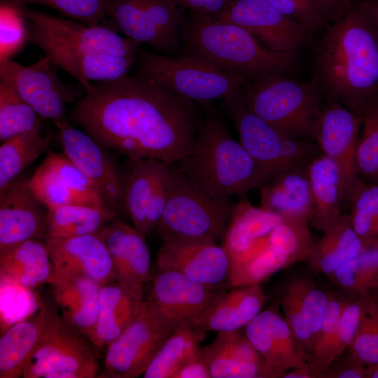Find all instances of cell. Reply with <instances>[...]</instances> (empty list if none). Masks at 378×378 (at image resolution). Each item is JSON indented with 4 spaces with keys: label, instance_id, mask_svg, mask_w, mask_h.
<instances>
[{
    "label": "cell",
    "instance_id": "obj_21",
    "mask_svg": "<svg viewBox=\"0 0 378 378\" xmlns=\"http://www.w3.org/2000/svg\"><path fill=\"white\" fill-rule=\"evenodd\" d=\"M45 208L28 181H13L0 191V255L28 240L46 237Z\"/></svg>",
    "mask_w": 378,
    "mask_h": 378
},
{
    "label": "cell",
    "instance_id": "obj_39",
    "mask_svg": "<svg viewBox=\"0 0 378 378\" xmlns=\"http://www.w3.org/2000/svg\"><path fill=\"white\" fill-rule=\"evenodd\" d=\"M41 119L12 82L0 77L1 142L34 127Z\"/></svg>",
    "mask_w": 378,
    "mask_h": 378
},
{
    "label": "cell",
    "instance_id": "obj_29",
    "mask_svg": "<svg viewBox=\"0 0 378 378\" xmlns=\"http://www.w3.org/2000/svg\"><path fill=\"white\" fill-rule=\"evenodd\" d=\"M49 285L62 318L89 340L97 321L102 286L82 276L53 277Z\"/></svg>",
    "mask_w": 378,
    "mask_h": 378
},
{
    "label": "cell",
    "instance_id": "obj_10",
    "mask_svg": "<svg viewBox=\"0 0 378 378\" xmlns=\"http://www.w3.org/2000/svg\"><path fill=\"white\" fill-rule=\"evenodd\" d=\"M57 306L46 330L24 369L23 378H94L97 354L83 335L69 326Z\"/></svg>",
    "mask_w": 378,
    "mask_h": 378
},
{
    "label": "cell",
    "instance_id": "obj_35",
    "mask_svg": "<svg viewBox=\"0 0 378 378\" xmlns=\"http://www.w3.org/2000/svg\"><path fill=\"white\" fill-rule=\"evenodd\" d=\"M364 248L353 227L350 215L342 214L314 242L305 261L312 271L327 276Z\"/></svg>",
    "mask_w": 378,
    "mask_h": 378
},
{
    "label": "cell",
    "instance_id": "obj_32",
    "mask_svg": "<svg viewBox=\"0 0 378 378\" xmlns=\"http://www.w3.org/2000/svg\"><path fill=\"white\" fill-rule=\"evenodd\" d=\"M42 50L57 68L72 76L85 90L91 81H111L127 75L137 58V56H117L55 48Z\"/></svg>",
    "mask_w": 378,
    "mask_h": 378
},
{
    "label": "cell",
    "instance_id": "obj_49",
    "mask_svg": "<svg viewBox=\"0 0 378 378\" xmlns=\"http://www.w3.org/2000/svg\"><path fill=\"white\" fill-rule=\"evenodd\" d=\"M294 280L316 343L328 304L329 293L320 288L312 279L302 277Z\"/></svg>",
    "mask_w": 378,
    "mask_h": 378
},
{
    "label": "cell",
    "instance_id": "obj_45",
    "mask_svg": "<svg viewBox=\"0 0 378 378\" xmlns=\"http://www.w3.org/2000/svg\"><path fill=\"white\" fill-rule=\"evenodd\" d=\"M346 357L371 366L378 363V299L366 291L365 306Z\"/></svg>",
    "mask_w": 378,
    "mask_h": 378
},
{
    "label": "cell",
    "instance_id": "obj_25",
    "mask_svg": "<svg viewBox=\"0 0 378 378\" xmlns=\"http://www.w3.org/2000/svg\"><path fill=\"white\" fill-rule=\"evenodd\" d=\"M224 102L239 134L241 144L268 178L284 170L281 154L286 134L251 111L241 92Z\"/></svg>",
    "mask_w": 378,
    "mask_h": 378
},
{
    "label": "cell",
    "instance_id": "obj_56",
    "mask_svg": "<svg viewBox=\"0 0 378 378\" xmlns=\"http://www.w3.org/2000/svg\"><path fill=\"white\" fill-rule=\"evenodd\" d=\"M357 3L368 15L378 32V0H361Z\"/></svg>",
    "mask_w": 378,
    "mask_h": 378
},
{
    "label": "cell",
    "instance_id": "obj_18",
    "mask_svg": "<svg viewBox=\"0 0 378 378\" xmlns=\"http://www.w3.org/2000/svg\"><path fill=\"white\" fill-rule=\"evenodd\" d=\"M172 333L150 314L144 300L134 320L107 346L102 377L136 378L143 375Z\"/></svg>",
    "mask_w": 378,
    "mask_h": 378
},
{
    "label": "cell",
    "instance_id": "obj_14",
    "mask_svg": "<svg viewBox=\"0 0 378 378\" xmlns=\"http://www.w3.org/2000/svg\"><path fill=\"white\" fill-rule=\"evenodd\" d=\"M316 139L323 154L337 166L340 176L342 205L348 203L360 180L357 165L360 116L337 99L327 96Z\"/></svg>",
    "mask_w": 378,
    "mask_h": 378
},
{
    "label": "cell",
    "instance_id": "obj_12",
    "mask_svg": "<svg viewBox=\"0 0 378 378\" xmlns=\"http://www.w3.org/2000/svg\"><path fill=\"white\" fill-rule=\"evenodd\" d=\"M224 290L195 282L173 270L158 269L144 300L150 314L173 332L190 325Z\"/></svg>",
    "mask_w": 378,
    "mask_h": 378
},
{
    "label": "cell",
    "instance_id": "obj_6",
    "mask_svg": "<svg viewBox=\"0 0 378 378\" xmlns=\"http://www.w3.org/2000/svg\"><path fill=\"white\" fill-rule=\"evenodd\" d=\"M134 64L138 76L200 104L225 101L240 92L248 81L186 53L170 56L140 49Z\"/></svg>",
    "mask_w": 378,
    "mask_h": 378
},
{
    "label": "cell",
    "instance_id": "obj_4",
    "mask_svg": "<svg viewBox=\"0 0 378 378\" xmlns=\"http://www.w3.org/2000/svg\"><path fill=\"white\" fill-rule=\"evenodd\" d=\"M180 32L184 53L248 80L285 74L295 64L297 50H272L240 26L213 15L188 10Z\"/></svg>",
    "mask_w": 378,
    "mask_h": 378
},
{
    "label": "cell",
    "instance_id": "obj_5",
    "mask_svg": "<svg viewBox=\"0 0 378 378\" xmlns=\"http://www.w3.org/2000/svg\"><path fill=\"white\" fill-rule=\"evenodd\" d=\"M241 94L251 111L281 132L316 139L327 95L314 78L303 83L285 74H271L247 81Z\"/></svg>",
    "mask_w": 378,
    "mask_h": 378
},
{
    "label": "cell",
    "instance_id": "obj_27",
    "mask_svg": "<svg viewBox=\"0 0 378 378\" xmlns=\"http://www.w3.org/2000/svg\"><path fill=\"white\" fill-rule=\"evenodd\" d=\"M145 294L114 279L101 286L96 324L89 341L95 350H106L134 320L144 305Z\"/></svg>",
    "mask_w": 378,
    "mask_h": 378
},
{
    "label": "cell",
    "instance_id": "obj_16",
    "mask_svg": "<svg viewBox=\"0 0 378 378\" xmlns=\"http://www.w3.org/2000/svg\"><path fill=\"white\" fill-rule=\"evenodd\" d=\"M56 68L46 55L29 66L8 59L0 61V77L10 80L40 117L55 123L66 118V104L79 100L76 91L59 79Z\"/></svg>",
    "mask_w": 378,
    "mask_h": 378
},
{
    "label": "cell",
    "instance_id": "obj_1",
    "mask_svg": "<svg viewBox=\"0 0 378 378\" xmlns=\"http://www.w3.org/2000/svg\"><path fill=\"white\" fill-rule=\"evenodd\" d=\"M85 90L69 116L106 149L169 164L191 152L202 118L195 102L127 74Z\"/></svg>",
    "mask_w": 378,
    "mask_h": 378
},
{
    "label": "cell",
    "instance_id": "obj_46",
    "mask_svg": "<svg viewBox=\"0 0 378 378\" xmlns=\"http://www.w3.org/2000/svg\"><path fill=\"white\" fill-rule=\"evenodd\" d=\"M284 318L298 339L302 349L310 360L315 340L304 312L295 280L288 282L278 295Z\"/></svg>",
    "mask_w": 378,
    "mask_h": 378
},
{
    "label": "cell",
    "instance_id": "obj_58",
    "mask_svg": "<svg viewBox=\"0 0 378 378\" xmlns=\"http://www.w3.org/2000/svg\"><path fill=\"white\" fill-rule=\"evenodd\" d=\"M367 291L378 299V274L369 284Z\"/></svg>",
    "mask_w": 378,
    "mask_h": 378
},
{
    "label": "cell",
    "instance_id": "obj_3",
    "mask_svg": "<svg viewBox=\"0 0 378 378\" xmlns=\"http://www.w3.org/2000/svg\"><path fill=\"white\" fill-rule=\"evenodd\" d=\"M191 152L175 164L197 188L216 199L244 196L260 188L268 176L231 136L225 124L209 103Z\"/></svg>",
    "mask_w": 378,
    "mask_h": 378
},
{
    "label": "cell",
    "instance_id": "obj_44",
    "mask_svg": "<svg viewBox=\"0 0 378 378\" xmlns=\"http://www.w3.org/2000/svg\"><path fill=\"white\" fill-rule=\"evenodd\" d=\"M377 274L378 248H366L327 276L337 287L352 296L367 291Z\"/></svg>",
    "mask_w": 378,
    "mask_h": 378
},
{
    "label": "cell",
    "instance_id": "obj_23",
    "mask_svg": "<svg viewBox=\"0 0 378 378\" xmlns=\"http://www.w3.org/2000/svg\"><path fill=\"white\" fill-rule=\"evenodd\" d=\"M97 234L109 253L115 279L145 294L144 284L153 277L146 234L119 217Z\"/></svg>",
    "mask_w": 378,
    "mask_h": 378
},
{
    "label": "cell",
    "instance_id": "obj_22",
    "mask_svg": "<svg viewBox=\"0 0 378 378\" xmlns=\"http://www.w3.org/2000/svg\"><path fill=\"white\" fill-rule=\"evenodd\" d=\"M43 242L53 265V277L82 276L101 286L115 279L109 253L97 234L46 237Z\"/></svg>",
    "mask_w": 378,
    "mask_h": 378
},
{
    "label": "cell",
    "instance_id": "obj_34",
    "mask_svg": "<svg viewBox=\"0 0 378 378\" xmlns=\"http://www.w3.org/2000/svg\"><path fill=\"white\" fill-rule=\"evenodd\" d=\"M53 265L44 242L24 241L0 255V276L6 283L23 288L50 284Z\"/></svg>",
    "mask_w": 378,
    "mask_h": 378
},
{
    "label": "cell",
    "instance_id": "obj_48",
    "mask_svg": "<svg viewBox=\"0 0 378 378\" xmlns=\"http://www.w3.org/2000/svg\"><path fill=\"white\" fill-rule=\"evenodd\" d=\"M0 61L10 59L27 41V27L18 10L1 4Z\"/></svg>",
    "mask_w": 378,
    "mask_h": 378
},
{
    "label": "cell",
    "instance_id": "obj_20",
    "mask_svg": "<svg viewBox=\"0 0 378 378\" xmlns=\"http://www.w3.org/2000/svg\"><path fill=\"white\" fill-rule=\"evenodd\" d=\"M245 335L262 356L272 378L309 364V358L276 303L261 311L245 327Z\"/></svg>",
    "mask_w": 378,
    "mask_h": 378
},
{
    "label": "cell",
    "instance_id": "obj_59",
    "mask_svg": "<svg viewBox=\"0 0 378 378\" xmlns=\"http://www.w3.org/2000/svg\"><path fill=\"white\" fill-rule=\"evenodd\" d=\"M368 378H378V363L374 365L368 366Z\"/></svg>",
    "mask_w": 378,
    "mask_h": 378
},
{
    "label": "cell",
    "instance_id": "obj_8",
    "mask_svg": "<svg viewBox=\"0 0 378 378\" xmlns=\"http://www.w3.org/2000/svg\"><path fill=\"white\" fill-rule=\"evenodd\" d=\"M187 10L171 0H106L109 29L164 55L182 54L181 25Z\"/></svg>",
    "mask_w": 378,
    "mask_h": 378
},
{
    "label": "cell",
    "instance_id": "obj_30",
    "mask_svg": "<svg viewBox=\"0 0 378 378\" xmlns=\"http://www.w3.org/2000/svg\"><path fill=\"white\" fill-rule=\"evenodd\" d=\"M306 167H290L270 177L260 188L261 207L283 218L310 222L312 200Z\"/></svg>",
    "mask_w": 378,
    "mask_h": 378
},
{
    "label": "cell",
    "instance_id": "obj_2",
    "mask_svg": "<svg viewBox=\"0 0 378 378\" xmlns=\"http://www.w3.org/2000/svg\"><path fill=\"white\" fill-rule=\"evenodd\" d=\"M326 94L358 113L378 95V32L358 3L327 27L315 77Z\"/></svg>",
    "mask_w": 378,
    "mask_h": 378
},
{
    "label": "cell",
    "instance_id": "obj_38",
    "mask_svg": "<svg viewBox=\"0 0 378 378\" xmlns=\"http://www.w3.org/2000/svg\"><path fill=\"white\" fill-rule=\"evenodd\" d=\"M115 218L118 216L113 213L90 206H60L47 210L46 237L68 238L97 234Z\"/></svg>",
    "mask_w": 378,
    "mask_h": 378
},
{
    "label": "cell",
    "instance_id": "obj_42",
    "mask_svg": "<svg viewBox=\"0 0 378 378\" xmlns=\"http://www.w3.org/2000/svg\"><path fill=\"white\" fill-rule=\"evenodd\" d=\"M350 297L329 293L322 324L309 362L312 378H323L332 363V350L341 314Z\"/></svg>",
    "mask_w": 378,
    "mask_h": 378
},
{
    "label": "cell",
    "instance_id": "obj_57",
    "mask_svg": "<svg viewBox=\"0 0 378 378\" xmlns=\"http://www.w3.org/2000/svg\"><path fill=\"white\" fill-rule=\"evenodd\" d=\"M283 378H312L309 363L305 366L290 370Z\"/></svg>",
    "mask_w": 378,
    "mask_h": 378
},
{
    "label": "cell",
    "instance_id": "obj_7",
    "mask_svg": "<svg viewBox=\"0 0 378 378\" xmlns=\"http://www.w3.org/2000/svg\"><path fill=\"white\" fill-rule=\"evenodd\" d=\"M235 205L212 197L192 184L175 164L169 167L167 205L155 232L162 241L177 237H224Z\"/></svg>",
    "mask_w": 378,
    "mask_h": 378
},
{
    "label": "cell",
    "instance_id": "obj_15",
    "mask_svg": "<svg viewBox=\"0 0 378 378\" xmlns=\"http://www.w3.org/2000/svg\"><path fill=\"white\" fill-rule=\"evenodd\" d=\"M28 184L47 210L82 204L115 214L108 207L94 183L64 153H50Z\"/></svg>",
    "mask_w": 378,
    "mask_h": 378
},
{
    "label": "cell",
    "instance_id": "obj_54",
    "mask_svg": "<svg viewBox=\"0 0 378 378\" xmlns=\"http://www.w3.org/2000/svg\"><path fill=\"white\" fill-rule=\"evenodd\" d=\"M328 20L334 22L354 3V0H313Z\"/></svg>",
    "mask_w": 378,
    "mask_h": 378
},
{
    "label": "cell",
    "instance_id": "obj_24",
    "mask_svg": "<svg viewBox=\"0 0 378 378\" xmlns=\"http://www.w3.org/2000/svg\"><path fill=\"white\" fill-rule=\"evenodd\" d=\"M210 378H272L262 356L244 332H218L214 341L199 349Z\"/></svg>",
    "mask_w": 378,
    "mask_h": 378
},
{
    "label": "cell",
    "instance_id": "obj_33",
    "mask_svg": "<svg viewBox=\"0 0 378 378\" xmlns=\"http://www.w3.org/2000/svg\"><path fill=\"white\" fill-rule=\"evenodd\" d=\"M312 214L309 223L324 232L340 218V176L336 164L322 153L307 165Z\"/></svg>",
    "mask_w": 378,
    "mask_h": 378
},
{
    "label": "cell",
    "instance_id": "obj_31",
    "mask_svg": "<svg viewBox=\"0 0 378 378\" xmlns=\"http://www.w3.org/2000/svg\"><path fill=\"white\" fill-rule=\"evenodd\" d=\"M55 308L43 304L12 326L0 339V378L22 377L25 365L41 341Z\"/></svg>",
    "mask_w": 378,
    "mask_h": 378
},
{
    "label": "cell",
    "instance_id": "obj_13",
    "mask_svg": "<svg viewBox=\"0 0 378 378\" xmlns=\"http://www.w3.org/2000/svg\"><path fill=\"white\" fill-rule=\"evenodd\" d=\"M158 269L181 273L203 285L227 290L232 287L231 262L223 246L209 237H177L162 241Z\"/></svg>",
    "mask_w": 378,
    "mask_h": 378
},
{
    "label": "cell",
    "instance_id": "obj_11",
    "mask_svg": "<svg viewBox=\"0 0 378 378\" xmlns=\"http://www.w3.org/2000/svg\"><path fill=\"white\" fill-rule=\"evenodd\" d=\"M169 163L153 158H129L120 167L127 217L146 235L154 234L169 192Z\"/></svg>",
    "mask_w": 378,
    "mask_h": 378
},
{
    "label": "cell",
    "instance_id": "obj_43",
    "mask_svg": "<svg viewBox=\"0 0 378 378\" xmlns=\"http://www.w3.org/2000/svg\"><path fill=\"white\" fill-rule=\"evenodd\" d=\"M357 114L363 130L357 148L359 176L378 181V95L367 101Z\"/></svg>",
    "mask_w": 378,
    "mask_h": 378
},
{
    "label": "cell",
    "instance_id": "obj_51",
    "mask_svg": "<svg viewBox=\"0 0 378 378\" xmlns=\"http://www.w3.org/2000/svg\"><path fill=\"white\" fill-rule=\"evenodd\" d=\"M288 17L298 22L312 33L327 28L328 20L313 0H266Z\"/></svg>",
    "mask_w": 378,
    "mask_h": 378
},
{
    "label": "cell",
    "instance_id": "obj_41",
    "mask_svg": "<svg viewBox=\"0 0 378 378\" xmlns=\"http://www.w3.org/2000/svg\"><path fill=\"white\" fill-rule=\"evenodd\" d=\"M309 223L302 219L284 218L270 233L268 246L290 265L305 260L315 242Z\"/></svg>",
    "mask_w": 378,
    "mask_h": 378
},
{
    "label": "cell",
    "instance_id": "obj_9",
    "mask_svg": "<svg viewBox=\"0 0 378 378\" xmlns=\"http://www.w3.org/2000/svg\"><path fill=\"white\" fill-rule=\"evenodd\" d=\"M15 8L27 22V41L41 50L55 48L117 56H137L140 46L106 26L88 25L73 19L50 15L27 6Z\"/></svg>",
    "mask_w": 378,
    "mask_h": 378
},
{
    "label": "cell",
    "instance_id": "obj_36",
    "mask_svg": "<svg viewBox=\"0 0 378 378\" xmlns=\"http://www.w3.org/2000/svg\"><path fill=\"white\" fill-rule=\"evenodd\" d=\"M42 119L34 127L13 136L0 146V191L8 186L48 147L49 135L42 134Z\"/></svg>",
    "mask_w": 378,
    "mask_h": 378
},
{
    "label": "cell",
    "instance_id": "obj_40",
    "mask_svg": "<svg viewBox=\"0 0 378 378\" xmlns=\"http://www.w3.org/2000/svg\"><path fill=\"white\" fill-rule=\"evenodd\" d=\"M349 202L353 227L364 248H378V183L360 178Z\"/></svg>",
    "mask_w": 378,
    "mask_h": 378
},
{
    "label": "cell",
    "instance_id": "obj_19",
    "mask_svg": "<svg viewBox=\"0 0 378 378\" xmlns=\"http://www.w3.org/2000/svg\"><path fill=\"white\" fill-rule=\"evenodd\" d=\"M214 17L240 26L274 51L297 50L312 40L311 31L266 0H232Z\"/></svg>",
    "mask_w": 378,
    "mask_h": 378
},
{
    "label": "cell",
    "instance_id": "obj_37",
    "mask_svg": "<svg viewBox=\"0 0 378 378\" xmlns=\"http://www.w3.org/2000/svg\"><path fill=\"white\" fill-rule=\"evenodd\" d=\"M204 335L190 325L177 329L163 342L142 376L173 378L182 366L198 356Z\"/></svg>",
    "mask_w": 378,
    "mask_h": 378
},
{
    "label": "cell",
    "instance_id": "obj_26",
    "mask_svg": "<svg viewBox=\"0 0 378 378\" xmlns=\"http://www.w3.org/2000/svg\"><path fill=\"white\" fill-rule=\"evenodd\" d=\"M266 299L260 284L233 286L220 293L190 325L205 334L239 330L262 311Z\"/></svg>",
    "mask_w": 378,
    "mask_h": 378
},
{
    "label": "cell",
    "instance_id": "obj_47",
    "mask_svg": "<svg viewBox=\"0 0 378 378\" xmlns=\"http://www.w3.org/2000/svg\"><path fill=\"white\" fill-rule=\"evenodd\" d=\"M106 0H1V4L18 7L29 4L48 6L88 25L99 24L105 18Z\"/></svg>",
    "mask_w": 378,
    "mask_h": 378
},
{
    "label": "cell",
    "instance_id": "obj_53",
    "mask_svg": "<svg viewBox=\"0 0 378 378\" xmlns=\"http://www.w3.org/2000/svg\"><path fill=\"white\" fill-rule=\"evenodd\" d=\"M188 10L216 16L222 12L232 0H171Z\"/></svg>",
    "mask_w": 378,
    "mask_h": 378
},
{
    "label": "cell",
    "instance_id": "obj_55",
    "mask_svg": "<svg viewBox=\"0 0 378 378\" xmlns=\"http://www.w3.org/2000/svg\"><path fill=\"white\" fill-rule=\"evenodd\" d=\"M173 378H210L208 368L200 354L182 366Z\"/></svg>",
    "mask_w": 378,
    "mask_h": 378
},
{
    "label": "cell",
    "instance_id": "obj_28",
    "mask_svg": "<svg viewBox=\"0 0 378 378\" xmlns=\"http://www.w3.org/2000/svg\"><path fill=\"white\" fill-rule=\"evenodd\" d=\"M282 220L279 215L262 207L255 208L246 202L235 205L223 245L231 270L265 246L270 233Z\"/></svg>",
    "mask_w": 378,
    "mask_h": 378
},
{
    "label": "cell",
    "instance_id": "obj_50",
    "mask_svg": "<svg viewBox=\"0 0 378 378\" xmlns=\"http://www.w3.org/2000/svg\"><path fill=\"white\" fill-rule=\"evenodd\" d=\"M365 292L350 296L341 314L332 354L333 362L348 349L356 335L365 306Z\"/></svg>",
    "mask_w": 378,
    "mask_h": 378
},
{
    "label": "cell",
    "instance_id": "obj_17",
    "mask_svg": "<svg viewBox=\"0 0 378 378\" xmlns=\"http://www.w3.org/2000/svg\"><path fill=\"white\" fill-rule=\"evenodd\" d=\"M62 153L97 187L108 207L118 217H127L120 167L90 134L76 128L65 118L54 123Z\"/></svg>",
    "mask_w": 378,
    "mask_h": 378
},
{
    "label": "cell",
    "instance_id": "obj_52",
    "mask_svg": "<svg viewBox=\"0 0 378 378\" xmlns=\"http://www.w3.org/2000/svg\"><path fill=\"white\" fill-rule=\"evenodd\" d=\"M368 366L346 357L337 364L332 363L323 378H368Z\"/></svg>",
    "mask_w": 378,
    "mask_h": 378
}]
</instances>
